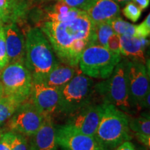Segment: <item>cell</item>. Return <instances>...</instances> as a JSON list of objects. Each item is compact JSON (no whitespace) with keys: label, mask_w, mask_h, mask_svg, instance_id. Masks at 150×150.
Segmentation results:
<instances>
[{"label":"cell","mask_w":150,"mask_h":150,"mask_svg":"<svg viewBox=\"0 0 150 150\" xmlns=\"http://www.w3.org/2000/svg\"><path fill=\"white\" fill-rule=\"evenodd\" d=\"M0 81L4 96L14 97L23 102L29 99L32 76L24 63H8L0 71Z\"/></svg>","instance_id":"cell-7"},{"label":"cell","mask_w":150,"mask_h":150,"mask_svg":"<svg viewBox=\"0 0 150 150\" xmlns=\"http://www.w3.org/2000/svg\"><path fill=\"white\" fill-rule=\"evenodd\" d=\"M72 8L85 11L95 0H61Z\"/></svg>","instance_id":"cell-29"},{"label":"cell","mask_w":150,"mask_h":150,"mask_svg":"<svg viewBox=\"0 0 150 150\" xmlns=\"http://www.w3.org/2000/svg\"><path fill=\"white\" fill-rule=\"evenodd\" d=\"M11 150H28V141L23 135L15 133Z\"/></svg>","instance_id":"cell-25"},{"label":"cell","mask_w":150,"mask_h":150,"mask_svg":"<svg viewBox=\"0 0 150 150\" xmlns=\"http://www.w3.org/2000/svg\"><path fill=\"white\" fill-rule=\"evenodd\" d=\"M55 53L44 33L38 27L30 28L25 35L24 65L33 82H42L57 63Z\"/></svg>","instance_id":"cell-2"},{"label":"cell","mask_w":150,"mask_h":150,"mask_svg":"<svg viewBox=\"0 0 150 150\" xmlns=\"http://www.w3.org/2000/svg\"><path fill=\"white\" fill-rule=\"evenodd\" d=\"M45 1H47V0H45ZM47 1H48V0H47Z\"/></svg>","instance_id":"cell-37"},{"label":"cell","mask_w":150,"mask_h":150,"mask_svg":"<svg viewBox=\"0 0 150 150\" xmlns=\"http://www.w3.org/2000/svg\"><path fill=\"white\" fill-rule=\"evenodd\" d=\"M30 101L43 114L54 117L57 113L60 101V91L42 82H33Z\"/></svg>","instance_id":"cell-12"},{"label":"cell","mask_w":150,"mask_h":150,"mask_svg":"<svg viewBox=\"0 0 150 150\" xmlns=\"http://www.w3.org/2000/svg\"><path fill=\"white\" fill-rule=\"evenodd\" d=\"M95 95L93 80L79 70L60 90V101L56 115L68 117L82 108L94 103Z\"/></svg>","instance_id":"cell-4"},{"label":"cell","mask_w":150,"mask_h":150,"mask_svg":"<svg viewBox=\"0 0 150 150\" xmlns=\"http://www.w3.org/2000/svg\"><path fill=\"white\" fill-rule=\"evenodd\" d=\"M147 147H140L139 148H138V150H148Z\"/></svg>","instance_id":"cell-35"},{"label":"cell","mask_w":150,"mask_h":150,"mask_svg":"<svg viewBox=\"0 0 150 150\" xmlns=\"http://www.w3.org/2000/svg\"><path fill=\"white\" fill-rule=\"evenodd\" d=\"M120 54L130 61L145 64V49L149 43L145 38L131 35H120Z\"/></svg>","instance_id":"cell-16"},{"label":"cell","mask_w":150,"mask_h":150,"mask_svg":"<svg viewBox=\"0 0 150 150\" xmlns=\"http://www.w3.org/2000/svg\"><path fill=\"white\" fill-rule=\"evenodd\" d=\"M94 24L120 17V7L113 0H95L85 11Z\"/></svg>","instance_id":"cell-15"},{"label":"cell","mask_w":150,"mask_h":150,"mask_svg":"<svg viewBox=\"0 0 150 150\" xmlns=\"http://www.w3.org/2000/svg\"><path fill=\"white\" fill-rule=\"evenodd\" d=\"M8 64V59L7 55L4 27H0V71Z\"/></svg>","instance_id":"cell-24"},{"label":"cell","mask_w":150,"mask_h":150,"mask_svg":"<svg viewBox=\"0 0 150 150\" xmlns=\"http://www.w3.org/2000/svg\"><path fill=\"white\" fill-rule=\"evenodd\" d=\"M121 55L104 47L91 45L81 55L79 65L82 73L91 78L106 79L120 62Z\"/></svg>","instance_id":"cell-6"},{"label":"cell","mask_w":150,"mask_h":150,"mask_svg":"<svg viewBox=\"0 0 150 150\" xmlns=\"http://www.w3.org/2000/svg\"><path fill=\"white\" fill-rule=\"evenodd\" d=\"M79 70L78 66H71L58 61L42 82L47 86L60 91Z\"/></svg>","instance_id":"cell-17"},{"label":"cell","mask_w":150,"mask_h":150,"mask_svg":"<svg viewBox=\"0 0 150 150\" xmlns=\"http://www.w3.org/2000/svg\"><path fill=\"white\" fill-rule=\"evenodd\" d=\"M103 104L104 112L94 137L104 149L112 150L131 139L129 117L113 105Z\"/></svg>","instance_id":"cell-3"},{"label":"cell","mask_w":150,"mask_h":150,"mask_svg":"<svg viewBox=\"0 0 150 150\" xmlns=\"http://www.w3.org/2000/svg\"><path fill=\"white\" fill-rule=\"evenodd\" d=\"M131 1L136 4L141 10L147 8L149 5L150 0H132Z\"/></svg>","instance_id":"cell-31"},{"label":"cell","mask_w":150,"mask_h":150,"mask_svg":"<svg viewBox=\"0 0 150 150\" xmlns=\"http://www.w3.org/2000/svg\"><path fill=\"white\" fill-rule=\"evenodd\" d=\"M29 100L16 108L7 122L9 131L27 137L31 136L38 130L44 118L42 112Z\"/></svg>","instance_id":"cell-9"},{"label":"cell","mask_w":150,"mask_h":150,"mask_svg":"<svg viewBox=\"0 0 150 150\" xmlns=\"http://www.w3.org/2000/svg\"><path fill=\"white\" fill-rule=\"evenodd\" d=\"M108 22L114 33L120 35H131V36L138 37L137 25L125 21L120 17L112 19Z\"/></svg>","instance_id":"cell-22"},{"label":"cell","mask_w":150,"mask_h":150,"mask_svg":"<svg viewBox=\"0 0 150 150\" xmlns=\"http://www.w3.org/2000/svg\"><path fill=\"white\" fill-rule=\"evenodd\" d=\"M94 24L84 11L62 22H42L38 24L50 42L59 62L78 66L81 55L93 42Z\"/></svg>","instance_id":"cell-1"},{"label":"cell","mask_w":150,"mask_h":150,"mask_svg":"<svg viewBox=\"0 0 150 150\" xmlns=\"http://www.w3.org/2000/svg\"><path fill=\"white\" fill-rule=\"evenodd\" d=\"M122 13L131 22H136L141 16L142 10L133 1H129L123 8Z\"/></svg>","instance_id":"cell-23"},{"label":"cell","mask_w":150,"mask_h":150,"mask_svg":"<svg viewBox=\"0 0 150 150\" xmlns=\"http://www.w3.org/2000/svg\"><path fill=\"white\" fill-rule=\"evenodd\" d=\"M127 82L130 104L133 110L145 108V100L149 95V74L145 64L127 61Z\"/></svg>","instance_id":"cell-8"},{"label":"cell","mask_w":150,"mask_h":150,"mask_svg":"<svg viewBox=\"0 0 150 150\" xmlns=\"http://www.w3.org/2000/svg\"><path fill=\"white\" fill-rule=\"evenodd\" d=\"M127 59L120 62L109 77L95 85V91L96 95L102 97L103 103L112 104L124 112L131 113L134 110L127 87Z\"/></svg>","instance_id":"cell-5"},{"label":"cell","mask_w":150,"mask_h":150,"mask_svg":"<svg viewBox=\"0 0 150 150\" xmlns=\"http://www.w3.org/2000/svg\"><path fill=\"white\" fill-rule=\"evenodd\" d=\"M15 133L12 131L4 132L0 138V150H11V144Z\"/></svg>","instance_id":"cell-28"},{"label":"cell","mask_w":150,"mask_h":150,"mask_svg":"<svg viewBox=\"0 0 150 150\" xmlns=\"http://www.w3.org/2000/svg\"><path fill=\"white\" fill-rule=\"evenodd\" d=\"M104 112V104L88 105L67 117L65 125H70L82 134L95 136Z\"/></svg>","instance_id":"cell-11"},{"label":"cell","mask_w":150,"mask_h":150,"mask_svg":"<svg viewBox=\"0 0 150 150\" xmlns=\"http://www.w3.org/2000/svg\"><path fill=\"white\" fill-rule=\"evenodd\" d=\"M137 34L139 38H147L150 34V14H148L147 18L139 25H137Z\"/></svg>","instance_id":"cell-27"},{"label":"cell","mask_w":150,"mask_h":150,"mask_svg":"<svg viewBox=\"0 0 150 150\" xmlns=\"http://www.w3.org/2000/svg\"><path fill=\"white\" fill-rule=\"evenodd\" d=\"M107 49L113 53L120 54V35L113 33L108 38L107 42Z\"/></svg>","instance_id":"cell-26"},{"label":"cell","mask_w":150,"mask_h":150,"mask_svg":"<svg viewBox=\"0 0 150 150\" xmlns=\"http://www.w3.org/2000/svg\"><path fill=\"white\" fill-rule=\"evenodd\" d=\"M3 133H4V130H3L2 129H1V128H0V138H1V135H2Z\"/></svg>","instance_id":"cell-36"},{"label":"cell","mask_w":150,"mask_h":150,"mask_svg":"<svg viewBox=\"0 0 150 150\" xmlns=\"http://www.w3.org/2000/svg\"><path fill=\"white\" fill-rule=\"evenodd\" d=\"M3 25H4V21H3L1 16H0V27H1V26H3Z\"/></svg>","instance_id":"cell-34"},{"label":"cell","mask_w":150,"mask_h":150,"mask_svg":"<svg viewBox=\"0 0 150 150\" xmlns=\"http://www.w3.org/2000/svg\"><path fill=\"white\" fill-rule=\"evenodd\" d=\"M114 33L109 22L94 24L92 45H96L107 48L108 38Z\"/></svg>","instance_id":"cell-20"},{"label":"cell","mask_w":150,"mask_h":150,"mask_svg":"<svg viewBox=\"0 0 150 150\" xmlns=\"http://www.w3.org/2000/svg\"><path fill=\"white\" fill-rule=\"evenodd\" d=\"M4 96V90H3V86L1 84V81H0V98H1Z\"/></svg>","instance_id":"cell-33"},{"label":"cell","mask_w":150,"mask_h":150,"mask_svg":"<svg viewBox=\"0 0 150 150\" xmlns=\"http://www.w3.org/2000/svg\"><path fill=\"white\" fill-rule=\"evenodd\" d=\"M115 150H136V149L132 142L126 141L116 147Z\"/></svg>","instance_id":"cell-30"},{"label":"cell","mask_w":150,"mask_h":150,"mask_svg":"<svg viewBox=\"0 0 150 150\" xmlns=\"http://www.w3.org/2000/svg\"><path fill=\"white\" fill-rule=\"evenodd\" d=\"M113 1H115V2H117L118 4H126V3L129 2V1H131L132 0H113Z\"/></svg>","instance_id":"cell-32"},{"label":"cell","mask_w":150,"mask_h":150,"mask_svg":"<svg viewBox=\"0 0 150 150\" xmlns=\"http://www.w3.org/2000/svg\"><path fill=\"white\" fill-rule=\"evenodd\" d=\"M58 147L53 117L44 115L40 128L30 136L28 150H57Z\"/></svg>","instance_id":"cell-14"},{"label":"cell","mask_w":150,"mask_h":150,"mask_svg":"<svg viewBox=\"0 0 150 150\" xmlns=\"http://www.w3.org/2000/svg\"><path fill=\"white\" fill-rule=\"evenodd\" d=\"M58 146L62 150H106L95 137L81 133L70 125L55 126Z\"/></svg>","instance_id":"cell-10"},{"label":"cell","mask_w":150,"mask_h":150,"mask_svg":"<svg viewBox=\"0 0 150 150\" xmlns=\"http://www.w3.org/2000/svg\"><path fill=\"white\" fill-rule=\"evenodd\" d=\"M27 3L22 0H0V16L4 24L22 22L27 18Z\"/></svg>","instance_id":"cell-18"},{"label":"cell","mask_w":150,"mask_h":150,"mask_svg":"<svg viewBox=\"0 0 150 150\" xmlns=\"http://www.w3.org/2000/svg\"><path fill=\"white\" fill-rule=\"evenodd\" d=\"M8 63L25 61V38L18 24L9 22L4 25Z\"/></svg>","instance_id":"cell-13"},{"label":"cell","mask_w":150,"mask_h":150,"mask_svg":"<svg viewBox=\"0 0 150 150\" xmlns=\"http://www.w3.org/2000/svg\"><path fill=\"white\" fill-rule=\"evenodd\" d=\"M20 99L14 97L3 96L0 98V126L8 120L16 108L22 104Z\"/></svg>","instance_id":"cell-21"},{"label":"cell","mask_w":150,"mask_h":150,"mask_svg":"<svg viewBox=\"0 0 150 150\" xmlns=\"http://www.w3.org/2000/svg\"><path fill=\"white\" fill-rule=\"evenodd\" d=\"M129 129L134 133L138 141L150 147V120L149 116L141 115L136 118H129Z\"/></svg>","instance_id":"cell-19"}]
</instances>
